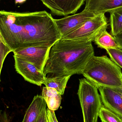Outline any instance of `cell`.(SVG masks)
Listing matches in <instances>:
<instances>
[{"instance_id": "obj_1", "label": "cell", "mask_w": 122, "mask_h": 122, "mask_svg": "<svg viewBox=\"0 0 122 122\" xmlns=\"http://www.w3.org/2000/svg\"><path fill=\"white\" fill-rule=\"evenodd\" d=\"M61 37L54 19L46 11H0V38L13 52L30 46L51 47Z\"/></svg>"}, {"instance_id": "obj_2", "label": "cell", "mask_w": 122, "mask_h": 122, "mask_svg": "<svg viewBox=\"0 0 122 122\" xmlns=\"http://www.w3.org/2000/svg\"><path fill=\"white\" fill-rule=\"evenodd\" d=\"M94 56L92 42L61 38L51 48L43 73L49 77L82 74Z\"/></svg>"}, {"instance_id": "obj_3", "label": "cell", "mask_w": 122, "mask_h": 122, "mask_svg": "<svg viewBox=\"0 0 122 122\" xmlns=\"http://www.w3.org/2000/svg\"><path fill=\"white\" fill-rule=\"evenodd\" d=\"M82 74L98 87H107L122 92L121 68L106 56H93Z\"/></svg>"}, {"instance_id": "obj_4", "label": "cell", "mask_w": 122, "mask_h": 122, "mask_svg": "<svg viewBox=\"0 0 122 122\" xmlns=\"http://www.w3.org/2000/svg\"><path fill=\"white\" fill-rule=\"evenodd\" d=\"M98 87L86 78L80 79L77 95L82 110L84 122H97L102 107Z\"/></svg>"}, {"instance_id": "obj_5", "label": "cell", "mask_w": 122, "mask_h": 122, "mask_svg": "<svg viewBox=\"0 0 122 122\" xmlns=\"http://www.w3.org/2000/svg\"><path fill=\"white\" fill-rule=\"evenodd\" d=\"M108 25L105 14H98L86 21L79 28L61 38L92 42L101 32L107 29Z\"/></svg>"}, {"instance_id": "obj_6", "label": "cell", "mask_w": 122, "mask_h": 122, "mask_svg": "<svg viewBox=\"0 0 122 122\" xmlns=\"http://www.w3.org/2000/svg\"><path fill=\"white\" fill-rule=\"evenodd\" d=\"M51 47L30 46L14 51V55L29 62L43 72Z\"/></svg>"}, {"instance_id": "obj_7", "label": "cell", "mask_w": 122, "mask_h": 122, "mask_svg": "<svg viewBox=\"0 0 122 122\" xmlns=\"http://www.w3.org/2000/svg\"><path fill=\"white\" fill-rule=\"evenodd\" d=\"M13 57L16 72L21 75L26 81L40 86H42L46 77L43 72L29 62L15 55H14Z\"/></svg>"}, {"instance_id": "obj_8", "label": "cell", "mask_w": 122, "mask_h": 122, "mask_svg": "<svg viewBox=\"0 0 122 122\" xmlns=\"http://www.w3.org/2000/svg\"><path fill=\"white\" fill-rule=\"evenodd\" d=\"M96 15L95 14L84 9L81 13L60 19H54V21L61 34L62 38L79 28Z\"/></svg>"}, {"instance_id": "obj_9", "label": "cell", "mask_w": 122, "mask_h": 122, "mask_svg": "<svg viewBox=\"0 0 122 122\" xmlns=\"http://www.w3.org/2000/svg\"><path fill=\"white\" fill-rule=\"evenodd\" d=\"M53 15L67 16L74 14L80 8L85 0H41Z\"/></svg>"}, {"instance_id": "obj_10", "label": "cell", "mask_w": 122, "mask_h": 122, "mask_svg": "<svg viewBox=\"0 0 122 122\" xmlns=\"http://www.w3.org/2000/svg\"><path fill=\"white\" fill-rule=\"evenodd\" d=\"M98 90L103 105L122 119V92L102 87Z\"/></svg>"}, {"instance_id": "obj_11", "label": "cell", "mask_w": 122, "mask_h": 122, "mask_svg": "<svg viewBox=\"0 0 122 122\" xmlns=\"http://www.w3.org/2000/svg\"><path fill=\"white\" fill-rule=\"evenodd\" d=\"M85 10L97 15L122 8V0H85Z\"/></svg>"}, {"instance_id": "obj_12", "label": "cell", "mask_w": 122, "mask_h": 122, "mask_svg": "<svg viewBox=\"0 0 122 122\" xmlns=\"http://www.w3.org/2000/svg\"><path fill=\"white\" fill-rule=\"evenodd\" d=\"M47 104L42 95L34 96L32 102L27 110L22 122H36Z\"/></svg>"}, {"instance_id": "obj_13", "label": "cell", "mask_w": 122, "mask_h": 122, "mask_svg": "<svg viewBox=\"0 0 122 122\" xmlns=\"http://www.w3.org/2000/svg\"><path fill=\"white\" fill-rule=\"evenodd\" d=\"M42 95L46 101L49 109L54 111L58 109L61 102V95L56 90L44 87L42 89Z\"/></svg>"}, {"instance_id": "obj_14", "label": "cell", "mask_w": 122, "mask_h": 122, "mask_svg": "<svg viewBox=\"0 0 122 122\" xmlns=\"http://www.w3.org/2000/svg\"><path fill=\"white\" fill-rule=\"evenodd\" d=\"M71 76L56 77H46L43 84L47 87L56 90L61 95L64 94L67 84Z\"/></svg>"}, {"instance_id": "obj_15", "label": "cell", "mask_w": 122, "mask_h": 122, "mask_svg": "<svg viewBox=\"0 0 122 122\" xmlns=\"http://www.w3.org/2000/svg\"><path fill=\"white\" fill-rule=\"evenodd\" d=\"M94 41L98 47L101 49L119 48L114 36L109 33L106 29L101 32L95 38Z\"/></svg>"}, {"instance_id": "obj_16", "label": "cell", "mask_w": 122, "mask_h": 122, "mask_svg": "<svg viewBox=\"0 0 122 122\" xmlns=\"http://www.w3.org/2000/svg\"><path fill=\"white\" fill-rule=\"evenodd\" d=\"M111 33L113 36L122 31V8L110 13Z\"/></svg>"}, {"instance_id": "obj_17", "label": "cell", "mask_w": 122, "mask_h": 122, "mask_svg": "<svg viewBox=\"0 0 122 122\" xmlns=\"http://www.w3.org/2000/svg\"><path fill=\"white\" fill-rule=\"evenodd\" d=\"M99 117L102 122H122V119L103 105L100 111Z\"/></svg>"}, {"instance_id": "obj_18", "label": "cell", "mask_w": 122, "mask_h": 122, "mask_svg": "<svg viewBox=\"0 0 122 122\" xmlns=\"http://www.w3.org/2000/svg\"><path fill=\"white\" fill-rule=\"evenodd\" d=\"M111 60L122 68V49L108 48L105 49Z\"/></svg>"}, {"instance_id": "obj_19", "label": "cell", "mask_w": 122, "mask_h": 122, "mask_svg": "<svg viewBox=\"0 0 122 122\" xmlns=\"http://www.w3.org/2000/svg\"><path fill=\"white\" fill-rule=\"evenodd\" d=\"M0 73L1 72L3 64L6 57L10 52L13 51L5 43L1 38H0Z\"/></svg>"}, {"instance_id": "obj_20", "label": "cell", "mask_w": 122, "mask_h": 122, "mask_svg": "<svg viewBox=\"0 0 122 122\" xmlns=\"http://www.w3.org/2000/svg\"><path fill=\"white\" fill-rule=\"evenodd\" d=\"M47 104H46L44 106L41 112L40 113L36 122H49L47 115Z\"/></svg>"}, {"instance_id": "obj_21", "label": "cell", "mask_w": 122, "mask_h": 122, "mask_svg": "<svg viewBox=\"0 0 122 122\" xmlns=\"http://www.w3.org/2000/svg\"><path fill=\"white\" fill-rule=\"evenodd\" d=\"M46 112L49 122H58L57 119L54 111L51 110L48 108L46 109Z\"/></svg>"}, {"instance_id": "obj_22", "label": "cell", "mask_w": 122, "mask_h": 122, "mask_svg": "<svg viewBox=\"0 0 122 122\" xmlns=\"http://www.w3.org/2000/svg\"><path fill=\"white\" fill-rule=\"evenodd\" d=\"M114 37L120 48L122 49V31Z\"/></svg>"}, {"instance_id": "obj_23", "label": "cell", "mask_w": 122, "mask_h": 122, "mask_svg": "<svg viewBox=\"0 0 122 122\" xmlns=\"http://www.w3.org/2000/svg\"><path fill=\"white\" fill-rule=\"evenodd\" d=\"M0 122H9L6 112L1 110L0 114Z\"/></svg>"}, {"instance_id": "obj_24", "label": "cell", "mask_w": 122, "mask_h": 122, "mask_svg": "<svg viewBox=\"0 0 122 122\" xmlns=\"http://www.w3.org/2000/svg\"><path fill=\"white\" fill-rule=\"evenodd\" d=\"M26 0H16V3H21V2H23L25 1Z\"/></svg>"}]
</instances>
